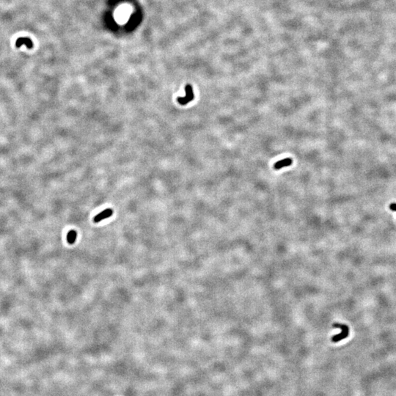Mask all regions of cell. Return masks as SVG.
<instances>
[{"mask_svg":"<svg viewBox=\"0 0 396 396\" xmlns=\"http://www.w3.org/2000/svg\"><path fill=\"white\" fill-rule=\"evenodd\" d=\"M334 327L340 328L341 329V333L338 335H336L332 338V341L334 343H338L343 339H345L349 335V328L346 324H340V323H334Z\"/></svg>","mask_w":396,"mask_h":396,"instance_id":"1","label":"cell"},{"mask_svg":"<svg viewBox=\"0 0 396 396\" xmlns=\"http://www.w3.org/2000/svg\"><path fill=\"white\" fill-rule=\"evenodd\" d=\"M185 92H186V95L184 97H178L177 101L180 105H186L189 102L192 101L195 98L193 93V88L191 84H186L185 87Z\"/></svg>","mask_w":396,"mask_h":396,"instance_id":"2","label":"cell"},{"mask_svg":"<svg viewBox=\"0 0 396 396\" xmlns=\"http://www.w3.org/2000/svg\"><path fill=\"white\" fill-rule=\"evenodd\" d=\"M112 214H113V211H112V209H111V208H107V209H105L104 211H101L100 214H97L96 216L94 217V219H93V221H94V222L95 223L99 222H101V221L104 220V219H107L109 218V217H110Z\"/></svg>","mask_w":396,"mask_h":396,"instance_id":"3","label":"cell"},{"mask_svg":"<svg viewBox=\"0 0 396 396\" xmlns=\"http://www.w3.org/2000/svg\"><path fill=\"white\" fill-rule=\"evenodd\" d=\"M292 159L291 158H286L282 159V160L278 161L274 164V168L275 170H280L282 169L283 167H288V166H291V164H292Z\"/></svg>","mask_w":396,"mask_h":396,"instance_id":"4","label":"cell"},{"mask_svg":"<svg viewBox=\"0 0 396 396\" xmlns=\"http://www.w3.org/2000/svg\"><path fill=\"white\" fill-rule=\"evenodd\" d=\"M24 45L27 46L28 48H33V43L32 40L29 39L28 38H20L17 40L16 41V47H21L22 45Z\"/></svg>","mask_w":396,"mask_h":396,"instance_id":"5","label":"cell"},{"mask_svg":"<svg viewBox=\"0 0 396 396\" xmlns=\"http://www.w3.org/2000/svg\"><path fill=\"white\" fill-rule=\"evenodd\" d=\"M76 237H77V233L75 231H70L67 235V241L69 244H74L75 243Z\"/></svg>","mask_w":396,"mask_h":396,"instance_id":"6","label":"cell"},{"mask_svg":"<svg viewBox=\"0 0 396 396\" xmlns=\"http://www.w3.org/2000/svg\"><path fill=\"white\" fill-rule=\"evenodd\" d=\"M389 208L393 211H396V203H393L389 206Z\"/></svg>","mask_w":396,"mask_h":396,"instance_id":"7","label":"cell"}]
</instances>
